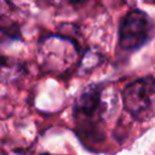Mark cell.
I'll list each match as a JSON object with an SVG mask.
<instances>
[{
	"label": "cell",
	"instance_id": "1",
	"mask_svg": "<svg viewBox=\"0 0 155 155\" xmlns=\"http://www.w3.org/2000/svg\"><path fill=\"white\" fill-rule=\"evenodd\" d=\"M38 57L40 65L46 71L63 74L76 64L79 50L71 39L62 35H50L40 41Z\"/></svg>",
	"mask_w": 155,
	"mask_h": 155
},
{
	"label": "cell",
	"instance_id": "2",
	"mask_svg": "<svg viewBox=\"0 0 155 155\" xmlns=\"http://www.w3.org/2000/svg\"><path fill=\"white\" fill-rule=\"evenodd\" d=\"M122 103L133 119H151L155 114V78L144 76L127 84L122 90Z\"/></svg>",
	"mask_w": 155,
	"mask_h": 155
},
{
	"label": "cell",
	"instance_id": "3",
	"mask_svg": "<svg viewBox=\"0 0 155 155\" xmlns=\"http://www.w3.org/2000/svg\"><path fill=\"white\" fill-rule=\"evenodd\" d=\"M151 21L149 16L139 8H133L124 17L119 29V46L125 51L140 48L150 38Z\"/></svg>",
	"mask_w": 155,
	"mask_h": 155
},
{
	"label": "cell",
	"instance_id": "4",
	"mask_svg": "<svg viewBox=\"0 0 155 155\" xmlns=\"http://www.w3.org/2000/svg\"><path fill=\"white\" fill-rule=\"evenodd\" d=\"M108 102L104 98V87L98 84L88 85L74 103V117L78 121L96 122L108 114Z\"/></svg>",
	"mask_w": 155,
	"mask_h": 155
},
{
	"label": "cell",
	"instance_id": "5",
	"mask_svg": "<svg viewBox=\"0 0 155 155\" xmlns=\"http://www.w3.org/2000/svg\"><path fill=\"white\" fill-rule=\"evenodd\" d=\"M102 61V57L99 53L97 52H93L91 50L86 51L84 57L81 58L80 61V64H79V70L81 74H87L90 73L92 69H94V67H97Z\"/></svg>",
	"mask_w": 155,
	"mask_h": 155
},
{
	"label": "cell",
	"instance_id": "6",
	"mask_svg": "<svg viewBox=\"0 0 155 155\" xmlns=\"http://www.w3.org/2000/svg\"><path fill=\"white\" fill-rule=\"evenodd\" d=\"M74 2H84V1H87V0H71Z\"/></svg>",
	"mask_w": 155,
	"mask_h": 155
},
{
	"label": "cell",
	"instance_id": "7",
	"mask_svg": "<svg viewBox=\"0 0 155 155\" xmlns=\"http://www.w3.org/2000/svg\"><path fill=\"white\" fill-rule=\"evenodd\" d=\"M40 155H54V154H48V153H42V154H40Z\"/></svg>",
	"mask_w": 155,
	"mask_h": 155
}]
</instances>
